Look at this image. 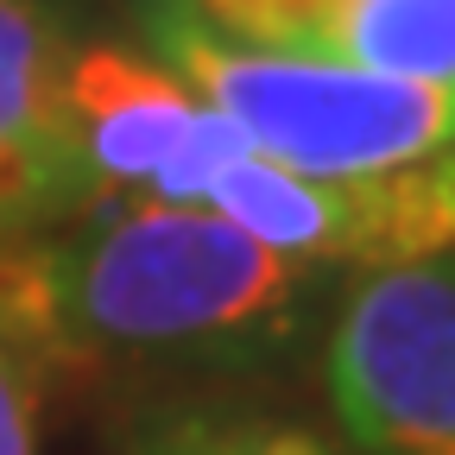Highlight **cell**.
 Returning a JSON list of instances; mask_svg holds the SVG:
<instances>
[{"label": "cell", "mask_w": 455, "mask_h": 455, "mask_svg": "<svg viewBox=\"0 0 455 455\" xmlns=\"http://www.w3.org/2000/svg\"><path fill=\"white\" fill-rule=\"evenodd\" d=\"M310 266L241 235L215 209L108 203L51 241L0 247V304L44 367L121 355H221L291 323Z\"/></svg>", "instance_id": "obj_1"}, {"label": "cell", "mask_w": 455, "mask_h": 455, "mask_svg": "<svg viewBox=\"0 0 455 455\" xmlns=\"http://www.w3.org/2000/svg\"><path fill=\"white\" fill-rule=\"evenodd\" d=\"M146 32L259 158L304 178H373L455 152V83L361 70L323 51H272L215 32L190 0H146Z\"/></svg>", "instance_id": "obj_2"}, {"label": "cell", "mask_w": 455, "mask_h": 455, "mask_svg": "<svg viewBox=\"0 0 455 455\" xmlns=\"http://www.w3.org/2000/svg\"><path fill=\"white\" fill-rule=\"evenodd\" d=\"M329 398L367 455H455V259L355 278L329 329Z\"/></svg>", "instance_id": "obj_3"}, {"label": "cell", "mask_w": 455, "mask_h": 455, "mask_svg": "<svg viewBox=\"0 0 455 455\" xmlns=\"http://www.w3.org/2000/svg\"><path fill=\"white\" fill-rule=\"evenodd\" d=\"M209 209L298 266L455 259V152L373 178H304L247 152L215 184Z\"/></svg>", "instance_id": "obj_4"}, {"label": "cell", "mask_w": 455, "mask_h": 455, "mask_svg": "<svg viewBox=\"0 0 455 455\" xmlns=\"http://www.w3.org/2000/svg\"><path fill=\"white\" fill-rule=\"evenodd\" d=\"M209 101L196 83L140 44H70L64 64V152L76 203L108 209L152 190Z\"/></svg>", "instance_id": "obj_5"}, {"label": "cell", "mask_w": 455, "mask_h": 455, "mask_svg": "<svg viewBox=\"0 0 455 455\" xmlns=\"http://www.w3.org/2000/svg\"><path fill=\"white\" fill-rule=\"evenodd\" d=\"M64 64L51 7L0 0V247L83 215L64 152Z\"/></svg>", "instance_id": "obj_6"}, {"label": "cell", "mask_w": 455, "mask_h": 455, "mask_svg": "<svg viewBox=\"0 0 455 455\" xmlns=\"http://www.w3.org/2000/svg\"><path fill=\"white\" fill-rule=\"evenodd\" d=\"M323 57L386 76L455 83V0H335Z\"/></svg>", "instance_id": "obj_7"}, {"label": "cell", "mask_w": 455, "mask_h": 455, "mask_svg": "<svg viewBox=\"0 0 455 455\" xmlns=\"http://www.w3.org/2000/svg\"><path fill=\"white\" fill-rule=\"evenodd\" d=\"M253 152V140L228 121L221 108H203L196 114V127L184 133V146L171 152V164L152 178V190H146V203H178V209H209V196H215V184L235 171L241 158Z\"/></svg>", "instance_id": "obj_8"}, {"label": "cell", "mask_w": 455, "mask_h": 455, "mask_svg": "<svg viewBox=\"0 0 455 455\" xmlns=\"http://www.w3.org/2000/svg\"><path fill=\"white\" fill-rule=\"evenodd\" d=\"M190 7L228 38L272 51H323L335 0H190Z\"/></svg>", "instance_id": "obj_9"}, {"label": "cell", "mask_w": 455, "mask_h": 455, "mask_svg": "<svg viewBox=\"0 0 455 455\" xmlns=\"http://www.w3.org/2000/svg\"><path fill=\"white\" fill-rule=\"evenodd\" d=\"M44 355L0 304V455H38V386Z\"/></svg>", "instance_id": "obj_10"}, {"label": "cell", "mask_w": 455, "mask_h": 455, "mask_svg": "<svg viewBox=\"0 0 455 455\" xmlns=\"http://www.w3.org/2000/svg\"><path fill=\"white\" fill-rule=\"evenodd\" d=\"M209 455H323L304 430H253V436H235V443H215Z\"/></svg>", "instance_id": "obj_11"}]
</instances>
